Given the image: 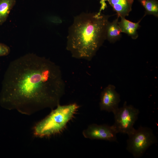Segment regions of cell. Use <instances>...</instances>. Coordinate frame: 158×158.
I'll use <instances>...</instances> for the list:
<instances>
[{
    "label": "cell",
    "mask_w": 158,
    "mask_h": 158,
    "mask_svg": "<svg viewBox=\"0 0 158 158\" xmlns=\"http://www.w3.org/2000/svg\"><path fill=\"white\" fill-rule=\"evenodd\" d=\"M65 84L60 67L32 53L12 61L4 75L0 105L30 115L59 104Z\"/></svg>",
    "instance_id": "cell-1"
},
{
    "label": "cell",
    "mask_w": 158,
    "mask_h": 158,
    "mask_svg": "<svg viewBox=\"0 0 158 158\" xmlns=\"http://www.w3.org/2000/svg\"><path fill=\"white\" fill-rule=\"evenodd\" d=\"M110 16L99 11L82 13L74 18L69 27L67 50L72 57L92 60L106 39V31Z\"/></svg>",
    "instance_id": "cell-2"
},
{
    "label": "cell",
    "mask_w": 158,
    "mask_h": 158,
    "mask_svg": "<svg viewBox=\"0 0 158 158\" xmlns=\"http://www.w3.org/2000/svg\"><path fill=\"white\" fill-rule=\"evenodd\" d=\"M45 118L33 128V134L37 137H48L60 133L73 117L79 106L76 103L58 105Z\"/></svg>",
    "instance_id": "cell-3"
},
{
    "label": "cell",
    "mask_w": 158,
    "mask_h": 158,
    "mask_svg": "<svg viewBox=\"0 0 158 158\" xmlns=\"http://www.w3.org/2000/svg\"><path fill=\"white\" fill-rule=\"evenodd\" d=\"M128 135L127 150L135 158L142 156L149 147L157 142L152 130L147 127L134 129Z\"/></svg>",
    "instance_id": "cell-4"
},
{
    "label": "cell",
    "mask_w": 158,
    "mask_h": 158,
    "mask_svg": "<svg viewBox=\"0 0 158 158\" xmlns=\"http://www.w3.org/2000/svg\"><path fill=\"white\" fill-rule=\"evenodd\" d=\"M139 110L125 102L122 107L118 108L113 113L114 123L113 126L117 133L128 135L135 128L133 125L137 119Z\"/></svg>",
    "instance_id": "cell-5"
},
{
    "label": "cell",
    "mask_w": 158,
    "mask_h": 158,
    "mask_svg": "<svg viewBox=\"0 0 158 158\" xmlns=\"http://www.w3.org/2000/svg\"><path fill=\"white\" fill-rule=\"evenodd\" d=\"M82 133L84 137L87 138L117 141V133L113 125L92 124L84 130Z\"/></svg>",
    "instance_id": "cell-6"
},
{
    "label": "cell",
    "mask_w": 158,
    "mask_h": 158,
    "mask_svg": "<svg viewBox=\"0 0 158 158\" xmlns=\"http://www.w3.org/2000/svg\"><path fill=\"white\" fill-rule=\"evenodd\" d=\"M120 101V95L116 91L115 86L109 84L101 93L99 103L100 109L113 113L119 108L118 106Z\"/></svg>",
    "instance_id": "cell-7"
},
{
    "label": "cell",
    "mask_w": 158,
    "mask_h": 158,
    "mask_svg": "<svg viewBox=\"0 0 158 158\" xmlns=\"http://www.w3.org/2000/svg\"><path fill=\"white\" fill-rule=\"evenodd\" d=\"M107 1L118 17H125L132 11L134 0H105Z\"/></svg>",
    "instance_id": "cell-8"
},
{
    "label": "cell",
    "mask_w": 158,
    "mask_h": 158,
    "mask_svg": "<svg viewBox=\"0 0 158 158\" xmlns=\"http://www.w3.org/2000/svg\"><path fill=\"white\" fill-rule=\"evenodd\" d=\"M144 17L137 23L130 21L125 17H120L121 20L118 23L121 32L127 34L133 39H136L138 37L137 30L140 27L139 23Z\"/></svg>",
    "instance_id": "cell-9"
},
{
    "label": "cell",
    "mask_w": 158,
    "mask_h": 158,
    "mask_svg": "<svg viewBox=\"0 0 158 158\" xmlns=\"http://www.w3.org/2000/svg\"><path fill=\"white\" fill-rule=\"evenodd\" d=\"M119 17L112 22H109L107 27L106 39L111 43H114L121 37V31L118 25Z\"/></svg>",
    "instance_id": "cell-10"
},
{
    "label": "cell",
    "mask_w": 158,
    "mask_h": 158,
    "mask_svg": "<svg viewBox=\"0 0 158 158\" xmlns=\"http://www.w3.org/2000/svg\"><path fill=\"white\" fill-rule=\"evenodd\" d=\"M16 3V0H0V25L6 21Z\"/></svg>",
    "instance_id": "cell-11"
},
{
    "label": "cell",
    "mask_w": 158,
    "mask_h": 158,
    "mask_svg": "<svg viewBox=\"0 0 158 158\" xmlns=\"http://www.w3.org/2000/svg\"><path fill=\"white\" fill-rule=\"evenodd\" d=\"M145 9V16L152 15L158 17V2L157 0H138Z\"/></svg>",
    "instance_id": "cell-12"
},
{
    "label": "cell",
    "mask_w": 158,
    "mask_h": 158,
    "mask_svg": "<svg viewBox=\"0 0 158 158\" xmlns=\"http://www.w3.org/2000/svg\"><path fill=\"white\" fill-rule=\"evenodd\" d=\"M10 51V47L7 45L0 43V56H7Z\"/></svg>",
    "instance_id": "cell-13"
}]
</instances>
